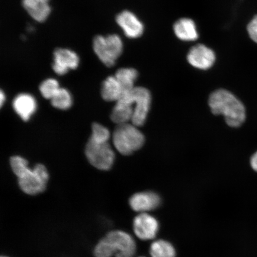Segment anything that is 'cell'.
Masks as SVG:
<instances>
[{"instance_id": "1", "label": "cell", "mask_w": 257, "mask_h": 257, "mask_svg": "<svg viewBox=\"0 0 257 257\" xmlns=\"http://www.w3.org/2000/svg\"><path fill=\"white\" fill-rule=\"evenodd\" d=\"M208 104L212 112L223 115L230 127H239L245 120V108L242 102L226 90L218 89L212 93Z\"/></svg>"}, {"instance_id": "2", "label": "cell", "mask_w": 257, "mask_h": 257, "mask_svg": "<svg viewBox=\"0 0 257 257\" xmlns=\"http://www.w3.org/2000/svg\"><path fill=\"white\" fill-rule=\"evenodd\" d=\"M137 127L128 123L117 124L115 127L112 134V143L122 155H131L143 146L145 137Z\"/></svg>"}, {"instance_id": "3", "label": "cell", "mask_w": 257, "mask_h": 257, "mask_svg": "<svg viewBox=\"0 0 257 257\" xmlns=\"http://www.w3.org/2000/svg\"><path fill=\"white\" fill-rule=\"evenodd\" d=\"M15 174L18 178L19 185L23 192L28 195H35L45 191L49 178L47 170L43 165L38 164L31 169L25 165Z\"/></svg>"}, {"instance_id": "4", "label": "cell", "mask_w": 257, "mask_h": 257, "mask_svg": "<svg viewBox=\"0 0 257 257\" xmlns=\"http://www.w3.org/2000/svg\"><path fill=\"white\" fill-rule=\"evenodd\" d=\"M123 48L121 38L115 34L107 37L98 35L93 41V49L96 55L107 67L114 65L123 51Z\"/></svg>"}, {"instance_id": "5", "label": "cell", "mask_w": 257, "mask_h": 257, "mask_svg": "<svg viewBox=\"0 0 257 257\" xmlns=\"http://www.w3.org/2000/svg\"><path fill=\"white\" fill-rule=\"evenodd\" d=\"M85 154L89 162L99 170H108L113 165L115 154L108 142L98 143L89 139Z\"/></svg>"}, {"instance_id": "6", "label": "cell", "mask_w": 257, "mask_h": 257, "mask_svg": "<svg viewBox=\"0 0 257 257\" xmlns=\"http://www.w3.org/2000/svg\"><path fill=\"white\" fill-rule=\"evenodd\" d=\"M115 257H134L137 250L134 237L123 230H112L105 236Z\"/></svg>"}, {"instance_id": "7", "label": "cell", "mask_w": 257, "mask_h": 257, "mask_svg": "<svg viewBox=\"0 0 257 257\" xmlns=\"http://www.w3.org/2000/svg\"><path fill=\"white\" fill-rule=\"evenodd\" d=\"M127 93L134 104L132 123L137 127L143 126L147 120L152 102L151 93L143 87H135Z\"/></svg>"}, {"instance_id": "8", "label": "cell", "mask_w": 257, "mask_h": 257, "mask_svg": "<svg viewBox=\"0 0 257 257\" xmlns=\"http://www.w3.org/2000/svg\"><path fill=\"white\" fill-rule=\"evenodd\" d=\"M159 223L157 218L149 213H139L135 217L133 230L138 238L142 240H153L159 230Z\"/></svg>"}, {"instance_id": "9", "label": "cell", "mask_w": 257, "mask_h": 257, "mask_svg": "<svg viewBox=\"0 0 257 257\" xmlns=\"http://www.w3.org/2000/svg\"><path fill=\"white\" fill-rule=\"evenodd\" d=\"M79 64L77 54L66 48H57L54 52L53 69L57 75H65L70 70L76 69Z\"/></svg>"}, {"instance_id": "10", "label": "cell", "mask_w": 257, "mask_h": 257, "mask_svg": "<svg viewBox=\"0 0 257 257\" xmlns=\"http://www.w3.org/2000/svg\"><path fill=\"white\" fill-rule=\"evenodd\" d=\"M128 202L134 211L139 213H147L158 208L162 203V200L156 193L146 191L135 194Z\"/></svg>"}, {"instance_id": "11", "label": "cell", "mask_w": 257, "mask_h": 257, "mask_svg": "<svg viewBox=\"0 0 257 257\" xmlns=\"http://www.w3.org/2000/svg\"><path fill=\"white\" fill-rule=\"evenodd\" d=\"M189 64L198 69L207 70L213 66L216 55L214 51L203 44L193 47L187 56Z\"/></svg>"}, {"instance_id": "12", "label": "cell", "mask_w": 257, "mask_h": 257, "mask_svg": "<svg viewBox=\"0 0 257 257\" xmlns=\"http://www.w3.org/2000/svg\"><path fill=\"white\" fill-rule=\"evenodd\" d=\"M116 22L128 38H137L143 34L144 25L133 13L122 12L117 16Z\"/></svg>"}, {"instance_id": "13", "label": "cell", "mask_w": 257, "mask_h": 257, "mask_svg": "<svg viewBox=\"0 0 257 257\" xmlns=\"http://www.w3.org/2000/svg\"><path fill=\"white\" fill-rule=\"evenodd\" d=\"M134 113V104L127 93L116 102L110 115L111 120L117 124L128 123Z\"/></svg>"}, {"instance_id": "14", "label": "cell", "mask_w": 257, "mask_h": 257, "mask_svg": "<svg viewBox=\"0 0 257 257\" xmlns=\"http://www.w3.org/2000/svg\"><path fill=\"white\" fill-rule=\"evenodd\" d=\"M13 106L16 113L22 119L28 121L36 111L37 105L33 96L28 94H21L16 96Z\"/></svg>"}, {"instance_id": "15", "label": "cell", "mask_w": 257, "mask_h": 257, "mask_svg": "<svg viewBox=\"0 0 257 257\" xmlns=\"http://www.w3.org/2000/svg\"><path fill=\"white\" fill-rule=\"evenodd\" d=\"M50 0H22V4L34 20L43 22L46 20L51 12Z\"/></svg>"}, {"instance_id": "16", "label": "cell", "mask_w": 257, "mask_h": 257, "mask_svg": "<svg viewBox=\"0 0 257 257\" xmlns=\"http://www.w3.org/2000/svg\"><path fill=\"white\" fill-rule=\"evenodd\" d=\"M176 36L184 41H194L198 38L195 22L192 19L184 18L177 21L173 27Z\"/></svg>"}, {"instance_id": "17", "label": "cell", "mask_w": 257, "mask_h": 257, "mask_svg": "<svg viewBox=\"0 0 257 257\" xmlns=\"http://www.w3.org/2000/svg\"><path fill=\"white\" fill-rule=\"evenodd\" d=\"M124 94L123 88L114 76L108 77L102 83L101 96L105 101L117 102Z\"/></svg>"}, {"instance_id": "18", "label": "cell", "mask_w": 257, "mask_h": 257, "mask_svg": "<svg viewBox=\"0 0 257 257\" xmlns=\"http://www.w3.org/2000/svg\"><path fill=\"white\" fill-rule=\"evenodd\" d=\"M138 76V72L136 69L133 68L118 69L114 75L123 88L124 94L135 88L134 83Z\"/></svg>"}, {"instance_id": "19", "label": "cell", "mask_w": 257, "mask_h": 257, "mask_svg": "<svg viewBox=\"0 0 257 257\" xmlns=\"http://www.w3.org/2000/svg\"><path fill=\"white\" fill-rule=\"evenodd\" d=\"M150 254L152 257H176V252L171 243L159 239L151 244Z\"/></svg>"}, {"instance_id": "20", "label": "cell", "mask_w": 257, "mask_h": 257, "mask_svg": "<svg viewBox=\"0 0 257 257\" xmlns=\"http://www.w3.org/2000/svg\"><path fill=\"white\" fill-rule=\"evenodd\" d=\"M50 100L53 107L60 110H67L72 105V96L69 91L64 88H60Z\"/></svg>"}, {"instance_id": "21", "label": "cell", "mask_w": 257, "mask_h": 257, "mask_svg": "<svg viewBox=\"0 0 257 257\" xmlns=\"http://www.w3.org/2000/svg\"><path fill=\"white\" fill-rule=\"evenodd\" d=\"M59 82L56 79H48L42 82L40 90L45 98L51 99L60 89Z\"/></svg>"}, {"instance_id": "22", "label": "cell", "mask_w": 257, "mask_h": 257, "mask_svg": "<svg viewBox=\"0 0 257 257\" xmlns=\"http://www.w3.org/2000/svg\"><path fill=\"white\" fill-rule=\"evenodd\" d=\"M110 138V132L101 124L94 123L92 126V136L90 139L98 143H107Z\"/></svg>"}, {"instance_id": "23", "label": "cell", "mask_w": 257, "mask_h": 257, "mask_svg": "<svg viewBox=\"0 0 257 257\" xmlns=\"http://www.w3.org/2000/svg\"><path fill=\"white\" fill-rule=\"evenodd\" d=\"M94 253L95 257H112L114 256L110 245L105 237L96 244Z\"/></svg>"}, {"instance_id": "24", "label": "cell", "mask_w": 257, "mask_h": 257, "mask_svg": "<svg viewBox=\"0 0 257 257\" xmlns=\"http://www.w3.org/2000/svg\"><path fill=\"white\" fill-rule=\"evenodd\" d=\"M247 31L250 39L257 44V15L250 21L247 27Z\"/></svg>"}, {"instance_id": "25", "label": "cell", "mask_w": 257, "mask_h": 257, "mask_svg": "<svg viewBox=\"0 0 257 257\" xmlns=\"http://www.w3.org/2000/svg\"><path fill=\"white\" fill-rule=\"evenodd\" d=\"M250 165H251L252 168L257 172V152L250 159Z\"/></svg>"}, {"instance_id": "26", "label": "cell", "mask_w": 257, "mask_h": 257, "mask_svg": "<svg viewBox=\"0 0 257 257\" xmlns=\"http://www.w3.org/2000/svg\"><path fill=\"white\" fill-rule=\"evenodd\" d=\"M6 100V96L4 94V92H3V91H1V94H0V102H1V106L3 105V104H4V102Z\"/></svg>"}, {"instance_id": "27", "label": "cell", "mask_w": 257, "mask_h": 257, "mask_svg": "<svg viewBox=\"0 0 257 257\" xmlns=\"http://www.w3.org/2000/svg\"><path fill=\"white\" fill-rule=\"evenodd\" d=\"M2 257H8V256H2Z\"/></svg>"}, {"instance_id": "28", "label": "cell", "mask_w": 257, "mask_h": 257, "mask_svg": "<svg viewBox=\"0 0 257 257\" xmlns=\"http://www.w3.org/2000/svg\"><path fill=\"white\" fill-rule=\"evenodd\" d=\"M140 257H146V256H140Z\"/></svg>"}]
</instances>
